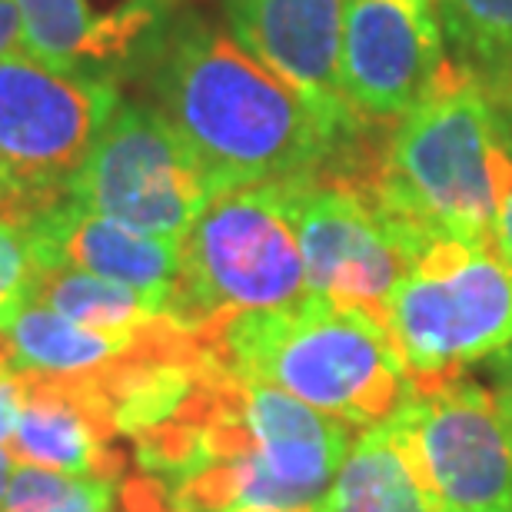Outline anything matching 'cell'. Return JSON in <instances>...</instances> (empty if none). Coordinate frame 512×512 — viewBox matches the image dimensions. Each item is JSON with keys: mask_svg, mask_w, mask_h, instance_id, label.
Instances as JSON below:
<instances>
[{"mask_svg": "<svg viewBox=\"0 0 512 512\" xmlns=\"http://www.w3.org/2000/svg\"><path fill=\"white\" fill-rule=\"evenodd\" d=\"M443 34L483 87L512 77V0H433Z\"/></svg>", "mask_w": 512, "mask_h": 512, "instance_id": "ac0fdd59", "label": "cell"}, {"mask_svg": "<svg viewBox=\"0 0 512 512\" xmlns=\"http://www.w3.org/2000/svg\"><path fill=\"white\" fill-rule=\"evenodd\" d=\"M27 57L64 74L120 84L140 74L180 0H17Z\"/></svg>", "mask_w": 512, "mask_h": 512, "instance_id": "7c38bea8", "label": "cell"}, {"mask_svg": "<svg viewBox=\"0 0 512 512\" xmlns=\"http://www.w3.org/2000/svg\"><path fill=\"white\" fill-rule=\"evenodd\" d=\"M207 363L243 383L280 386L350 426H380L403 406L413 373L370 313L326 296L237 313L207 346Z\"/></svg>", "mask_w": 512, "mask_h": 512, "instance_id": "3957f363", "label": "cell"}, {"mask_svg": "<svg viewBox=\"0 0 512 512\" xmlns=\"http://www.w3.org/2000/svg\"><path fill=\"white\" fill-rule=\"evenodd\" d=\"M27 54L24 47V20H20L17 0H0V60Z\"/></svg>", "mask_w": 512, "mask_h": 512, "instance_id": "7402d4cb", "label": "cell"}, {"mask_svg": "<svg viewBox=\"0 0 512 512\" xmlns=\"http://www.w3.org/2000/svg\"><path fill=\"white\" fill-rule=\"evenodd\" d=\"M114 486L97 476H74L64 499L50 512H114Z\"/></svg>", "mask_w": 512, "mask_h": 512, "instance_id": "44dd1931", "label": "cell"}, {"mask_svg": "<svg viewBox=\"0 0 512 512\" xmlns=\"http://www.w3.org/2000/svg\"><path fill=\"white\" fill-rule=\"evenodd\" d=\"M489 100H493L496 110L503 114L506 127H509V133H512V90H503V94H489Z\"/></svg>", "mask_w": 512, "mask_h": 512, "instance_id": "484cf974", "label": "cell"}, {"mask_svg": "<svg viewBox=\"0 0 512 512\" xmlns=\"http://www.w3.org/2000/svg\"><path fill=\"white\" fill-rule=\"evenodd\" d=\"M323 512H436L396 429L370 426L346 453Z\"/></svg>", "mask_w": 512, "mask_h": 512, "instance_id": "2e32d148", "label": "cell"}, {"mask_svg": "<svg viewBox=\"0 0 512 512\" xmlns=\"http://www.w3.org/2000/svg\"><path fill=\"white\" fill-rule=\"evenodd\" d=\"M10 476H14V459H10L7 453H0V499L7 496Z\"/></svg>", "mask_w": 512, "mask_h": 512, "instance_id": "4316f807", "label": "cell"}, {"mask_svg": "<svg viewBox=\"0 0 512 512\" xmlns=\"http://www.w3.org/2000/svg\"><path fill=\"white\" fill-rule=\"evenodd\" d=\"M350 187L419 247L446 237L493 243L499 203L512 187V133L483 84L459 64L393 127L383 170Z\"/></svg>", "mask_w": 512, "mask_h": 512, "instance_id": "7a4b0ae2", "label": "cell"}, {"mask_svg": "<svg viewBox=\"0 0 512 512\" xmlns=\"http://www.w3.org/2000/svg\"><path fill=\"white\" fill-rule=\"evenodd\" d=\"M493 396L512 433V343L493 356Z\"/></svg>", "mask_w": 512, "mask_h": 512, "instance_id": "603a6c76", "label": "cell"}, {"mask_svg": "<svg viewBox=\"0 0 512 512\" xmlns=\"http://www.w3.org/2000/svg\"><path fill=\"white\" fill-rule=\"evenodd\" d=\"M0 333L10 350V373H50V376H87L120 360L137 330L104 333L80 326L54 313L37 300H20L0 313Z\"/></svg>", "mask_w": 512, "mask_h": 512, "instance_id": "9a60e30c", "label": "cell"}, {"mask_svg": "<svg viewBox=\"0 0 512 512\" xmlns=\"http://www.w3.org/2000/svg\"><path fill=\"white\" fill-rule=\"evenodd\" d=\"M227 30L326 114L356 110L340 90L346 0H220Z\"/></svg>", "mask_w": 512, "mask_h": 512, "instance_id": "4fadbf2b", "label": "cell"}, {"mask_svg": "<svg viewBox=\"0 0 512 512\" xmlns=\"http://www.w3.org/2000/svg\"><path fill=\"white\" fill-rule=\"evenodd\" d=\"M117 104V84L64 74L27 54L0 60V220L27 227L67 200Z\"/></svg>", "mask_w": 512, "mask_h": 512, "instance_id": "5b68a950", "label": "cell"}, {"mask_svg": "<svg viewBox=\"0 0 512 512\" xmlns=\"http://www.w3.org/2000/svg\"><path fill=\"white\" fill-rule=\"evenodd\" d=\"M27 296L67 320L104 333L140 330L157 316H167V310L150 296L130 290L124 283L104 280V276L70 270V266H37Z\"/></svg>", "mask_w": 512, "mask_h": 512, "instance_id": "e0dca14e", "label": "cell"}, {"mask_svg": "<svg viewBox=\"0 0 512 512\" xmlns=\"http://www.w3.org/2000/svg\"><path fill=\"white\" fill-rule=\"evenodd\" d=\"M34 256H30L24 230L0 220V313L27 300L30 280H34Z\"/></svg>", "mask_w": 512, "mask_h": 512, "instance_id": "ffe728a7", "label": "cell"}, {"mask_svg": "<svg viewBox=\"0 0 512 512\" xmlns=\"http://www.w3.org/2000/svg\"><path fill=\"white\" fill-rule=\"evenodd\" d=\"M20 230L27 237L34 266L84 270L150 296L163 310L170 306L173 286L180 280V240L124 227L110 217L90 213L70 197L37 213Z\"/></svg>", "mask_w": 512, "mask_h": 512, "instance_id": "5bb4252c", "label": "cell"}, {"mask_svg": "<svg viewBox=\"0 0 512 512\" xmlns=\"http://www.w3.org/2000/svg\"><path fill=\"white\" fill-rule=\"evenodd\" d=\"M140 74L217 193L316 177L363 120L326 114L193 10L173 17Z\"/></svg>", "mask_w": 512, "mask_h": 512, "instance_id": "6da1fadb", "label": "cell"}, {"mask_svg": "<svg viewBox=\"0 0 512 512\" xmlns=\"http://www.w3.org/2000/svg\"><path fill=\"white\" fill-rule=\"evenodd\" d=\"M17 419H20V393H17V383L7 380L0 386V443H7L17 429Z\"/></svg>", "mask_w": 512, "mask_h": 512, "instance_id": "cb8c5ba5", "label": "cell"}, {"mask_svg": "<svg viewBox=\"0 0 512 512\" xmlns=\"http://www.w3.org/2000/svg\"><path fill=\"white\" fill-rule=\"evenodd\" d=\"M247 423L256 449L240 459L233 512H306L320 506L353 446L350 423L270 383H247Z\"/></svg>", "mask_w": 512, "mask_h": 512, "instance_id": "8fae6325", "label": "cell"}, {"mask_svg": "<svg viewBox=\"0 0 512 512\" xmlns=\"http://www.w3.org/2000/svg\"><path fill=\"white\" fill-rule=\"evenodd\" d=\"M456 67L433 0H346L340 90L360 117L396 127Z\"/></svg>", "mask_w": 512, "mask_h": 512, "instance_id": "30bf717a", "label": "cell"}, {"mask_svg": "<svg viewBox=\"0 0 512 512\" xmlns=\"http://www.w3.org/2000/svg\"><path fill=\"white\" fill-rule=\"evenodd\" d=\"M74 476H60L54 469L40 466H14L10 476L4 512H50L70 489Z\"/></svg>", "mask_w": 512, "mask_h": 512, "instance_id": "d6986e66", "label": "cell"}, {"mask_svg": "<svg viewBox=\"0 0 512 512\" xmlns=\"http://www.w3.org/2000/svg\"><path fill=\"white\" fill-rule=\"evenodd\" d=\"M386 423L436 512H512V433L486 386L463 373L413 376Z\"/></svg>", "mask_w": 512, "mask_h": 512, "instance_id": "52a82bcc", "label": "cell"}, {"mask_svg": "<svg viewBox=\"0 0 512 512\" xmlns=\"http://www.w3.org/2000/svg\"><path fill=\"white\" fill-rule=\"evenodd\" d=\"M493 247L499 250V256L512 266V187L499 203V217H496V233H493Z\"/></svg>", "mask_w": 512, "mask_h": 512, "instance_id": "d4e9b609", "label": "cell"}, {"mask_svg": "<svg viewBox=\"0 0 512 512\" xmlns=\"http://www.w3.org/2000/svg\"><path fill=\"white\" fill-rule=\"evenodd\" d=\"M306 512H323V509H320V506H316V509H306Z\"/></svg>", "mask_w": 512, "mask_h": 512, "instance_id": "83f0119b", "label": "cell"}, {"mask_svg": "<svg viewBox=\"0 0 512 512\" xmlns=\"http://www.w3.org/2000/svg\"><path fill=\"white\" fill-rule=\"evenodd\" d=\"M386 330L413 376H453L512 343V266L493 243L433 240L396 283Z\"/></svg>", "mask_w": 512, "mask_h": 512, "instance_id": "8992f818", "label": "cell"}, {"mask_svg": "<svg viewBox=\"0 0 512 512\" xmlns=\"http://www.w3.org/2000/svg\"><path fill=\"white\" fill-rule=\"evenodd\" d=\"M303 296L293 183H247L213 193L180 240L167 316L190 333H220L237 313L276 310Z\"/></svg>", "mask_w": 512, "mask_h": 512, "instance_id": "277c9868", "label": "cell"}, {"mask_svg": "<svg viewBox=\"0 0 512 512\" xmlns=\"http://www.w3.org/2000/svg\"><path fill=\"white\" fill-rule=\"evenodd\" d=\"M293 223L306 293L386 323L389 296L426 247L399 230L363 190L323 173L293 180Z\"/></svg>", "mask_w": 512, "mask_h": 512, "instance_id": "9c48e42d", "label": "cell"}, {"mask_svg": "<svg viewBox=\"0 0 512 512\" xmlns=\"http://www.w3.org/2000/svg\"><path fill=\"white\" fill-rule=\"evenodd\" d=\"M203 163L153 104L120 100L67 197L153 237L183 240L213 200Z\"/></svg>", "mask_w": 512, "mask_h": 512, "instance_id": "ba28073f", "label": "cell"}]
</instances>
